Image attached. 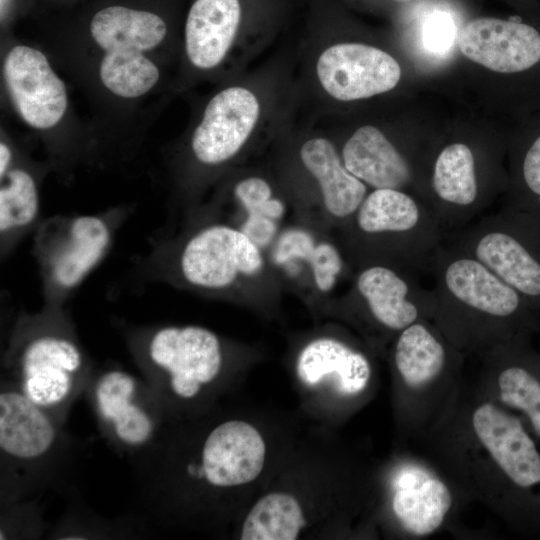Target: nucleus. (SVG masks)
<instances>
[{"label": "nucleus", "instance_id": "1", "mask_svg": "<svg viewBox=\"0 0 540 540\" xmlns=\"http://www.w3.org/2000/svg\"><path fill=\"white\" fill-rule=\"evenodd\" d=\"M142 3L105 2L47 49L92 105L98 156L139 136L175 96L182 26L168 10Z\"/></svg>", "mask_w": 540, "mask_h": 540}, {"label": "nucleus", "instance_id": "2", "mask_svg": "<svg viewBox=\"0 0 540 540\" xmlns=\"http://www.w3.org/2000/svg\"><path fill=\"white\" fill-rule=\"evenodd\" d=\"M299 110L290 53L213 85L170 148L172 190L189 208L255 152L269 147Z\"/></svg>", "mask_w": 540, "mask_h": 540}, {"label": "nucleus", "instance_id": "3", "mask_svg": "<svg viewBox=\"0 0 540 540\" xmlns=\"http://www.w3.org/2000/svg\"><path fill=\"white\" fill-rule=\"evenodd\" d=\"M179 233L156 240L143 260L147 278L215 298H239L270 278L263 250L206 205L191 208Z\"/></svg>", "mask_w": 540, "mask_h": 540}, {"label": "nucleus", "instance_id": "4", "mask_svg": "<svg viewBox=\"0 0 540 540\" xmlns=\"http://www.w3.org/2000/svg\"><path fill=\"white\" fill-rule=\"evenodd\" d=\"M0 59L2 99L41 142L52 171L68 179L80 164L97 160L90 127L76 115L67 83L48 50L5 35Z\"/></svg>", "mask_w": 540, "mask_h": 540}, {"label": "nucleus", "instance_id": "5", "mask_svg": "<svg viewBox=\"0 0 540 540\" xmlns=\"http://www.w3.org/2000/svg\"><path fill=\"white\" fill-rule=\"evenodd\" d=\"M434 318L457 347L496 346L537 328V311L483 263L448 242L437 249Z\"/></svg>", "mask_w": 540, "mask_h": 540}, {"label": "nucleus", "instance_id": "6", "mask_svg": "<svg viewBox=\"0 0 540 540\" xmlns=\"http://www.w3.org/2000/svg\"><path fill=\"white\" fill-rule=\"evenodd\" d=\"M284 0H193L181 32L174 95L241 74L276 38Z\"/></svg>", "mask_w": 540, "mask_h": 540}, {"label": "nucleus", "instance_id": "7", "mask_svg": "<svg viewBox=\"0 0 540 540\" xmlns=\"http://www.w3.org/2000/svg\"><path fill=\"white\" fill-rule=\"evenodd\" d=\"M396 58L374 44L345 39L322 11L311 21L298 52L299 109L314 119L392 91L401 79Z\"/></svg>", "mask_w": 540, "mask_h": 540}, {"label": "nucleus", "instance_id": "8", "mask_svg": "<svg viewBox=\"0 0 540 540\" xmlns=\"http://www.w3.org/2000/svg\"><path fill=\"white\" fill-rule=\"evenodd\" d=\"M11 382L59 424L90 376V362L64 307L22 312L4 353Z\"/></svg>", "mask_w": 540, "mask_h": 540}, {"label": "nucleus", "instance_id": "9", "mask_svg": "<svg viewBox=\"0 0 540 540\" xmlns=\"http://www.w3.org/2000/svg\"><path fill=\"white\" fill-rule=\"evenodd\" d=\"M342 246L356 268L385 263L429 271L446 233L431 207L405 190L379 188L368 192L342 227Z\"/></svg>", "mask_w": 540, "mask_h": 540}, {"label": "nucleus", "instance_id": "10", "mask_svg": "<svg viewBox=\"0 0 540 540\" xmlns=\"http://www.w3.org/2000/svg\"><path fill=\"white\" fill-rule=\"evenodd\" d=\"M296 116L282 126L271 145L270 166L292 204L316 207L341 228L355 214L368 186L346 167L327 131Z\"/></svg>", "mask_w": 540, "mask_h": 540}, {"label": "nucleus", "instance_id": "11", "mask_svg": "<svg viewBox=\"0 0 540 540\" xmlns=\"http://www.w3.org/2000/svg\"><path fill=\"white\" fill-rule=\"evenodd\" d=\"M133 208L121 204L98 213L57 214L41 220L33 232L32 254L41 278L43 306H65L106 258Z\"/></svg>", "mask_w": 540, "mask_h": 540}, {"label": "nucleus", "instance_id": "12", "mask_svg": "<svg viewBox=\"0 0 540 540\" xmlns=\"http://www.w3.org/2000/svg\"><path fill=\"white\" fill-rule=\"evenodd\" d=\"M127 345L159 401L193 400L213 383L224 365L219 336L197 325L130 329Z\"/></svg>", "mask_w": 540, "mask_h": 540}, {"label": "nucleus", "instance_id": "13", "mask_svg": "<svg viewBox=\"0 0 540 540\" xmlns=\"http://www.w3.org/2000/svg\"><path fill=\"white\" fill-rule=\"evenodd\" d=\"M445 241L474 257L540 311V220L507 206L482 215Z\"/></svg>", "mask_w": 540, "mask_h": 540}, {"label": "nucleus", "instance_id": "14", "mask_svg": "<svg viewBox=\"0 0 540 540\" xmlns=\"http://www.w3.org/2000/svg\"><path fill=\"white\" fill-rule=\"evenodd\" d=\"M416 274L385 263L359 266L345 295L346 303L380 328L399 334L411 324L435 315L434 291L423 287Z\"/></svg>", "mask_w": 540, "mask_h": 540}, {"label": "nucleus", "instance_id": "15", "mask_svg": "<svg viewBox=\"0 0 540 540\" xmlns=\"http://www.w3.org/2000/svg\"><path fill=\"white\" fill-rule=\"evenodd\" d=\"M91 400L101 427L119 448L145 453L158 440L160 401L127 371H102L93 381Z\"/></svg>", "mask_w": 540, "mask_h": 540}, {"label": "nucleus", "instance_id": "16", "mask_svg": "<svg viewBox=\"0 0 540 540\" xmlns=\"http://www.w3.org/2000/svg\"><path fill=\"white\" fill-rule=\"evenodd\" d=\"M277 276L303 293L328 296L349 269L341 246L305 225L287 226L269 248V260Z\"/></svg>", "mask_w": 540, "mask_h": 540}, {"label": "nucleus", "instance_id": "17", "mask_svg": "<svg viewBox=\"0 0 540 540\" xmlns=\"http://www.w3.org/2000/svg\"><path fill=\"white\" fill-rule=\"evenodd\" d=\"M211 202L230 203L239 212L236 225L262 250L270 248L291 203L288 194L269 165L233 170L213 188Z\"/></svg>", "mask_w": 540, "mask_h": 540}, {"label": "nucleus", "instance_id": "18", "mask_svg": "<svg viewBox=\"0 0 540 540\" xmlns=\"http://www.w3.org/2000/svg\"><path fill=\"white\" fill-rule=\"evenodd\" d=\"M266 445L259 431L241 420L216 425L204 438L198 464H189L191 477L214 488H231L254 481L262 472Z\"/></svg>", "mask_w": 540, "mask_h": 540}, {"label": "nucleus", "instance_id": "19", "mask_svg": "<svg viewBox=\"0 0 540 540\" xmlns=\"http://www.w3.org/2000/svg\"><path fill=\"white\" fill-rule=\"evenodd\" d=\"M52 168L19 144L0 154V254L9 256L41 222V186Z\"/></svg>", "mask_w": 540, "mask_h": 540}, {"label": "nucleus", "instance_id": "20", "mask_svg": "<svg viewBox=\"0 0 540 540\" xmlns=\"http://www.w3.org/2000/svg\"><path fill=\"white\" fill-rule=\"evenodd\" d=\"M458 45L468 59L499 73H520L540 63V32L519 21L471 20L461 29Z\"/></svg>", "mask_w": 540, "mask_h": 540}, {"label": "nucleus", "instance_id": "21", "mask_svg": "<svg viewBox=\"0 0 540 540\" xmlns=\"http://www.w3.org/2000/svg\"><path fill=\"white\" fill-rule=\"evenodd\" d=\"M60 424L12 384L0 392L1 463L27 469L48 459L57 447Z\"/></svg>", "mask_w": 540, "mask_h": 540}, {"label": "nucleus", "instance_id": "22", "mask_svg": "<svg viewBox=\"0 0 540 540\" xmlns=\"http://www.w3.org/2000/svg\"><path fill=\"white\" fill-rule=\"evenodd\" d=\"M333 138L348 170L368 187L405 190L413 181L407 157L380 127L365 123Z\"/></svg>", "mask_w": 540, "mask_h": 540}, {"label": "nucleus", "instance_id": "23", "mask_svg": "<svg viewBox=\"0 0 540 540\" xmlns=\"http://www.w3.org/2000/svg\"><path fill=\"white\" fill-rule=\"evenodd\" d=\"M295 370L298 379L309 387L330 382L342 396L362 392L372 368L368 357L349 343L333 336H320L308 341L299 351Z\"/></svg>", "mask_w": 540, "mask_h": 540}, {"label": "nucleus", "instance_id": "24", "mask_svg": "<svg viewBox=\"0 0 540 540\" xmlns=\"http://www.w3.org/2000/svg\"><path fill=\"white\" fill-rule=\"evenodd\" d=\"M452 503L447 485L422 467L409 465L395 475L392 510L410 534L425 536L434 532Z\"/></svg>", "mask_w": 540, "mask_h": 540}, {"label": "nucleus", "instance_id": "25", "mask_svg": "<svg viewBox=\"0 0 540 540\" xmlns=\"http://www.w3.org/2000/svg\"><path fill=\"white\" fill-rule=\"evenodd\" d=\"M501 401L522 413L540 438V356L528 338H515L493 347Z\"/></svg>", "mask_w": 540, "mask_h": 540}, {"label": "nucleus", "instance_id": "26", "mask_svg": "<svg viewBox=\"0 0 540 540\" xmlns=\"http://www.w3.org/2000/svg\"><path fill=\"white\" fill-rule=\"evenodd\" d=\"M427 320L417 321L402 330L394 346V364L401 379L412 388L433 381L444 370L448 347Z\"/></svg>", "mask_w": 540, "mask_h": 540}, {"label": "nucleus", "instance_id": "27", "mask_svg": "<svg viewBox=\"0 0 540 540\" xmlns=\"http://www.w3.org/2000/svg\"><path fill=\"white\" fill-rule=\"evenodd\" d=\"M305 525L297 499L284 492L260 498L247 514L240 534L243 540H293Z\"/></svg>", "mask_w": 540, "mask_h": 540}, {"label": "nucleus", "instance_id": "28", "mask_svg": "<svg viewBox=\"0 0 540 540\" xmlns=\"http://www.w3.org/2000/svg\"><path fill=\"white\" fill-rule=\"evenodd\" d=\"M540 220V133L525 147L517 163V179L508 205Z\"/></svg>", "mask_w": 540, "mask_h": 540}, {"label": "nucleus", "instance_id": "29", "mask_svg": "<svg viewBox=\"0 0 540 540\" xmlns=\"http://www.w3.org/2000/svg\"><path fill=\"white\" fill-rule=\"evenodd\" d=\"M456 29L452 20L444 14L428 19L422 29L424 48L434 54H445L456 40Z\"/></svg>", "mask_w": 540, "mask_h": 540}, {"label": "nucleus", "instance_id": "30", "mask_svg": "<svg viewBox=\"0 0 540 540\" xmlns=\"http://www.w3.org/2000/svg\"><path fill=\"white\" fill-rule=\"evenodd\" d=\"M393 1H395V2H402V3H404V2H408V1H410V0H393Z\"/></svg>", "mask_w": 540, "mask_h": 540}]
</instances>
